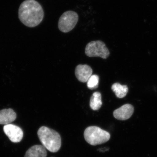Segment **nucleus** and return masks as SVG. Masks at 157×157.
<instances>
[{
    "label": "nucleus",
    "mask_w": 157,
    "mask_h": 157,
    "mask_svg": "<svg viewBox=\"0 0 157 157\" xmlns=\"http://www.w3.org/2000/svg\"><path fill=\"white\" fill-rule=\"evenodd\" d=\"M44 11L42 6L36 0H25L20 6L18 17L26 26L35 27L43 20Z\"/></svg>",
    "instance_id": "f257e3e1"
},
{
    "label": "nucleus",
    "mask_w": 157,
    "mask_h": 157,
    "mask_svg": "<svg viewBox=\"0 0 157 157\" xmlns=\"http://www.w3.org/2000/svg\"><path fill=\"white\" fill-rule=\"evenodd\" d=\"M38 135L42 145L52 153L59 151L61 146V138L56 131L42 126L39 129Z\"/></svg>",
    "instance_id": "f03ea898"
},
{
    "label": "nucleus",
    "mask_w": 157,
    "mask_h": 157,
    "mask_svg": "<svg viewBox=\"0 0 157 157\" xmlns=\"http://www.w3.org/2000/svg\"><path fill=\"white\" fill-rule=\"evenodd\" d=\"M84 137L88 143L96 146L108 141L110 139V135L109 132L99 127L90 126L85 130Z\"/></svg>",
    "instance_id": "7ed1b4c3"
},
{
    "label": "nucleus",
    "mask_w": 157,
    "mask_h": 157,
    "mask_svg": "<svg viewBox=\"0 0 157 157\" xmlns=\"http://www.w3.org/2000/svg\"><path fill=\"white\" fill-rule=\"evenodd\" d=\"M85 54L87 56L100 57L107 59L109 55V52L104 42L101 41H92L88 43L85 48Z\"/></svg>",
    "instance_id": "20e7f679"
},
{
    "label": "nucleus",
    "mask_w": 157,
    "mask_h": 157,
    "mask_svg": "<svg viewBox=\"0 0 157 157\" xmlns=\"http://www.w3.org/2000/svg\"><path fill=\"white\" fill-rule=\"evenodd\" d=\"M78 19V14L75 11H66L63 13L59 19V29L64 33L70 32L75 28Z\"/></svg>",
    "instance_id": "39448f33"
},
{
    "label": "nucleus",
    "mask_w": 157,
    "mask_h": 157,
    "mask_svg": "<svg viewBox=\"0 0 157 157\" xmlns=\"http://www.w3.org/2000/svg\"><path fill=\"white\" fill-rule=\"evenodd\" d=\"M4 131L11 142L18 143L22 140L23 137V132L20 127L12 124L5 125Z\"/></svg>",
    "instance_id": "423d86ee"
},
{
    "label": "nucleus",
    "mask_w": 157,
    "mask_h": 157,
    "mask_svg": "<svg viewBox=\"0 0 157 157\" xmlns=\"http://www.w3.org/2000/svg\"><path fill=\"white\" fill-rule=\"evenodd\" d=\"M134 112V107L130 104L123 105L113 113L114 118L118 120L125 121L132 117Z\"/></svg>",
    "instance_id": "0eeeda50"
},
{
    "label": "nucleus",
    "mask_w": 157,
    "mask_h": 157,
    "mask_svg": "<svg viewBox=\"0 0 157 157\" xmlns=\"http://www.w3.org/2000/svg\"><path fill=\"white\" fill-rule=\"evenodd\" d=\"M92 73V69L87 65H78L75 69L76 77L81 82H87Z\"/></svg>",
    "instance_id": "6e6552de"
},
{
    "label": "nucleus",
    "mask_w": 157,
    "mask_h": 157,
    "mask_svg": "<svg viewBox=\"0 0 157 157\" xmlns=\"http://www.w3.org/2000/svg\"><path fill=\"white\" fill-rule=\"evenodd\" d=\"M16 113L13 109H5L0 110V124H10L16 119Z\"/></svg>",
    "instance_id": "1a4fd4ad"
},
{
    "label": "nucleus",
    "mask_w": 157,
    "mask_h": 157,
    "mask_svg": "<svg viewBox=\"0 0 157 157\" xmlns=\"http://www.w3.org/2000/svg\"><path fill=\"white\" fill-rule=\"evenodd\" d=\"M47 155L46 148L43 145H36L28 150L25 157H46Z\"/></svg>",
    "instance_id": "9d476101"
},
{
    "label": "nucleus",
    "mask_w": 157,
    "mask_h": 157,
    "mask_svg": "<svg viewBox=\"0 0 157 157\" xmlns=\"http://www.w3.org/2000/svg\"><path fill=\"white\" fill-rule=\"evenodd\" d=\"M111 89L118 98H124L128 92V87L127 85H122L118 82L112 85Z\"/></svg>",
    "instance_id": "9b49d317"
},
{
    "label": "nucleus",
    "mask_w": 157,
    "mask_h": 157,
    "mask_svg": "<svg viewBox=\"0 0 157 157\" xmlns=\"http://www.w3.org/2000/svg\"><path fill=\"white\" fill-rule=\"evenodd\" d=\"M102 105V96L99 92H95L93 94L90 100V105L94 110L100 109Z\"/></svg>",
    "instance_id": "f8f14e48"
},
{
    "label": "nucleus",
    "mask_w": 157,
    "mask_h": 157,
    "mask_svg": "<svg viewBox=\"0 0 157 157\" xmlns=\"http://www.w3.org/2000/svg\"><path fill=\"white\" fill-rule=\"evenodd\" d=\"M99 81V77L98 75H92L87 82L88 88L90 90L96 89L98 87Z\"/></svg>",
    "instance_id": "ddd939ff"
}]
</instances>
